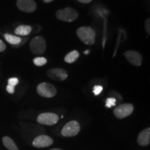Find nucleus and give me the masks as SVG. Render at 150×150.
Masks as SVG:
<instances>
[{
  "instance_id": "nucleus-25",
  "label": "nucleus",
  "mask_w": 150,
  "mask_h": 150,
  "mask_svg": "<svg viewBox=\"0 0 150 150\" xmlns=\"http://www.w3.org/2000/svg\"><path fill=\"white\" fill-rule=\"evenodd\" d=\"M52 1H54V0H43V1H44L45 3H50L52 2Z\"/></svg>"
},
{
  "instance_id": "nucleus-16",
  "label": "nucleus",
  "mask_w": 150,
  "mask_h": 150,
  "mask_svg": "<svg viewBox=\"0 0 150 150\" xmlns=\"http://www.w3.org/2000/svg\"><path fill=\"white\" fill-rule=\"evenodd\" d=\"M4 38L8 43H10L11 45H13L20 44L22 41V38L20 37L9 34V33H5Z\"/></svg>"
},
{
  "instance_id": "nucleus-24",
  "label": "nucleus",
  "mask_w": 150,
  "mask_h": 150,
  "mask_svg": "<svg viewBox=\"0 0 150 150\" xmlns=\"http://www.w3.org/2000/svg\"><path fill=\"white\" fill-rule=\"evenodd\" d=\"M77 1H79L81 3H83V4H89V3H91L93 0H77Z\"/></svg>"
},
{
  "instance_id": "nucleus-4",
  "label": "nucleus",
  "mask_w": 150,
  "mask_h": 150,
  "mask_svg": "<svg viewBox=\"0 0 150 150\" xmlns=\"http://www.w3.org/2000/svg\"><path fill=\"white\" fill-rule=\"evenodd\" d=\"M36 91L39 95H40L41 97H46V98H52L55 96L57 93L55 86L47 82H43L38 84Z\"/></svg>"
},
{
  "instance_id": "nucleus-11",
  "label": "nucleus",
  "mask_w": 150,
  "mask_h": 150,
  "mask_svg": "<svg viewBox=\"0 0 150 150\" xmlns=\"http://www.w3.org/2000/svg\"><path fill=\"white\" fill-rule=\"evenodd\" d=\"M53 139L51 137L46 136V135H40L34 138L33 141V147L37 148L47 147L51 146L53 144Z\"/></svg>"
},
{
  "instance_id": "nucleus-13",
  "label": "nucleus",
  "mask_w": 150,
  "mask_h": 150,
  "mask_svg": "<svg viewBox=\"0 0 150 150\" xmlns=\"http://www.w3.org/2000/svg\"><path fill=\"white\" fill-rule=\"evenodd\" d=\"M31 26L29 25H20L15 29L14 32L16 35H20V36H26V35H29L31 32Z\"/></svg>"
},
{
  "instance_id": "nucleus-19",
  "label": "nucleus",
  "mask_w": 150,
  "mask_h": 150,
  "mask_svg": "<svg viewBox=\"0 0 150 150\" xmlns=\"http://www.w3.org/2000/svg\"><path fill=\"white\" fill-rule=\"evenodd\" d=\"M19 83V80L18 78L16 77H12V78H10L8 79V85H10V86H16Z\"/></svg>"
},
{
  "instance_id": "nucleus-9",
  "label": "nucleus",
  "mask_w": 150,
  "mask_h": 150,
  "mask_svg": "<svg viewBox=\"0 0 150 150\" xmlns=\"http://www.w3.org/2000/svg\"><path fill=\"white\" fill-rule=\"evenodd\" d=\"M17 6L20 11L29 13L34 12L37 8L34 0H17Z\"/></svg>"
},
{
  "instance_id": "nucleus-26",
  "label": "nucleus",
  "mask_w": 150,
  "mask_h": 150,
  "mask_svg": "<svg viewBox=\"0 0 150 150\" xmlns=\"http://www.w3.org/2000/svg\"><path fill=\"white\" fill-rule=\"evenodd\" d=\"M89 52H90L89 50H87V51H85V52H84V54H89Z\"/></svg>"
},
{
  "instance_id": "nucleus-12",
  "label": "nucleus",
  "mask_w": 150,
  "mask_h": 150,
  "mask_svg": "<svg viewBox=\"0 0 150 150\" xmlns=\"http://www.w3.org/2000/svg\"><path fill=\"white\" fill-rule=\"evenodd\" d=\"M138 142L141 146H147L150 142V128L140 131L138 136Z\"/></svg>"
},
{
  "instance_id": "nucleus-5",
  "label": "nucleus",
  "mask_w": 150,
  "mask_h": 150,
  "mask_svg": "<svg viewBox=\"0 0 150 150\" xmlns=\"http://www.w3.org/2000/svg\"><path fill=\"white\" fill-rule=\"evenodd\" d=\"M81 129L80 125L77 121L72 120L67 122L62 129L61 134L65 137H72L76 136Z\"/></svg>"
},
{
  "instance_id": "nucleus-27",
  "label": "nucleus",
  "mask_w": 150,
  "mask_h": 150,
  "mask_svg": "<svg viewBox=\"0 0 150 150\" xmlns=\"http://www.w3.org/2000/svg\"><path fill=\"white\" fill-rule=\"evenodd\" d=\"M50 150H62V149H57V148H54V149H50Z\"/></svg>"
},
{
  "instance_id": "nucleus-7",
  "label": "nucleus",
  "mask_w": 150,
  "mask_h": 150,
  "mask_svg": "<svg viewBox=\"0 0 150 150\" xmlns=\"http://www.w3.org/2000/svg\"><path fill=\"white\" fill-rule=\"evenodd\" d=\"M59 115L54 112H43L38 116L37 122L41 125L52 126L59 122Z\"/></svg>"
},
{
  "instance_id": "nucleus-14",
  "label": "nucleus",
  "mask_w": 150,
  "mask_h": 150,
  "mask_svg": "<svg viewBox=\"0 0 150 150\" xmlns=\"http://www.w3.org/2000/svg\"><path fill=\"white\" fill-rule=\"evenodd\" d=\"M79 57V52L76 50H73V51L66 54V56L64 58V61L67 63H73L78 59Z\"/></svg>"
},
{
  "instance_id": "nucleus-15",
  "label": "nucleus",
  "mask_w": 150,
  "mask_h": 150,
  "mask_svg": "<svg viewBox=\"0 0 150 150\" xmlns=\"http://www.w3.org/2000/svg\"><path fill=\"white\" fill-rule=\"evenodd\" d=\"M2 142L4 145L7 148L8 150H19L18 147L15 144L13 140L10 137L5 136L2 138Z\"/></svg>"
},
{
  "instance_id": "nucleus-10",
  "label": "nucleus",
  "mask_w": 150,
  "mask_h": 150,
  "mask_svg": "<svg viewBox=\"0 0 150 150\" xmlns=\"http://www.w3.org/2000/svg\"><path fill=\"white\" fill-rule=\"evenodd\" d=\"M123 54L131 65L136 67H139L142 65V58L139 52L134 50H129L125 52Z\"/></svg>"
},
{
  "instance_id": "nucleus-21",
  "label": "nucleus",
  "mask_w": 150,
  "mask_h": 150,
  "mask_svg": "<svg viewBox=\"0 0 150 150\" xmlns=\"http://www.w3.org/2000/svg\"><path fill=\"white\" fill-rule=\"evenodd\" d=\"M150 19L147 18L145 21V30L148 34H150Z\"/></svg>"
},
{
  "instance_id": "nucleus-22",
  "label": "nucleus",
  "mask_w": 150,
  "mask_h": 150,
  "mask_svg": "<svg viewBox=\"0 0 150 150\" xmlns=\"http://www.w3.org/2000/svg\"><path fill=\"white\" fill-rule=\"evenodd\" d=\"M6 91L8 93L13 94L14 92H15V87H14V86L8 85L6 86Z\"/></svg>"
},
{
  "instance_id": "nucleus-17",
  "label": "nucleus",
  "mask_w": 150,
  "mask_h": 150,
  "mask_svg": "<svg viewBox=\"0 0 150 150\" xmlns=\"http://www.w3.org/2000/svg\"><path fill=\"white\" fill-rule=\"evenodd\" d=\"M47 63V60L44 57H36L33 59V63L36 66H43Z\"/></svg>"
},
{
  "instance_id": "nucleus-6",
  "label": "nucleus",
  "mask_w": 150,
  "mask_h": 150,
  "mask_svg": "<svg viewBox=\"0 0 150 150\" xmlns=\"http://www.w3.org/2000/svg\"><path fill=\"white\" fill-rule=\"evenodd\" d=\"M134 109V106L131 104H122L114 108L113 113L118 119H123L130 115Z\"/></svg>"
},
{
  "instance_id": "nucleus-1",
  "label": "nucleus",
  "mask_w": 150,
  "mask_h": 150,
  "mask_svg": "<svg viewBox=\"0 0 150 150\" xmlns=\"http://www.w3.org/2000/svg\"><path fill=\"white\" fill-rule=\"evenodd\" d=\"M76 35L86 45H91L95 42L96 33L90 27H81L76 30Z\"/></svg>"
},
{
  "instance_id": "nucleus-18",
  "label": "nucleus",
  "mask_w": 150,
  "mask_h": 150,
  "mask_svg": "<svg viewBox=\"0 0 150 150\" xmlns=\"http://www.w3.org/2000/svg\"><path fill=\"white\" fill-rule=\"evenodd\" d=\"M116 99L113 97H110V98H107L106 101V106L107 108H111L112 106H115Z\"/></svg>"
},
{
  "instance_id": "nucleus-23",
  "label": "nucleus",
  "mask_w": 150,
  "mask_h": 150,
  "mask_svg": "<svg viewBox=\"0 0 150 150\" xmlns=\"http://www.w3.org/2000/svg\"><path fill=\"white\" fill-rule=\"evenodd\" d=\"M6 48V46L5 43L0 39V52H2L4 51Z\"/></svg>"
},
{
  "instance_id": "nucleus-3",
  "label": "nucleus",
  "mask_w": 150,
  "mask_h": 150,
  "mask_svg": "<svg viewBox=\"0 0 150 150\" xmlns=\"http://www.w3.org/2000/svg\"><path fill=\"white\" fill-rule=\"evenodd\" d=\"M31 52L35 55H41L46 51V42L42 36H35L29 43Z\"/></svg>"
},
{
  "instance_id": "nucleus-8",
  "label": "nucleus",
  "mask_w": 150,
  "mask_h": 150,
  "mask_svg": "<svg viewBox=\"0 0 150 150\" xmlns=\"http://www.w3.org/2000/svg\"><path fill=\"white\" fill-rule=\"evenodd\" d=\"M47 75L49 78L54 81H63L67 78V72L66 70L62 68H51L47 70Z\"/></svg>"
},
{
  "instance_id": "nucleus-20",
  "label": "nucleus",
  "mask_w": 150,
  "mask_h": 150,
  "mask_svg": "<svg viewBox=\"0 0 150 150\" xmlns=\"http://www.w3.org/2000/svg\"><path fill=\"white\" fill-rule=\"evenodd\" d=\"M103 91V87L102 86H95L93 88V93L95 95H98L102 93Z\"/></svg>"
},
{
  "instance_id": "nucleus-2",
  "label": "nucleus",
  "mask_w": 150,
  "mask_h": 150,
  "mask_svg": "<svg viewBox=\"0 0 150 150\" xmlns=\"http://www.w3.org/2000/svg\"><path fill=\"white\" fill-rule=\"evenodd\" d=\"M56 16L61 21L72 22L78 18L79 13L75 9L71 7H67L58 11L56 13Z\"/></svg>"
}]
</instances>
